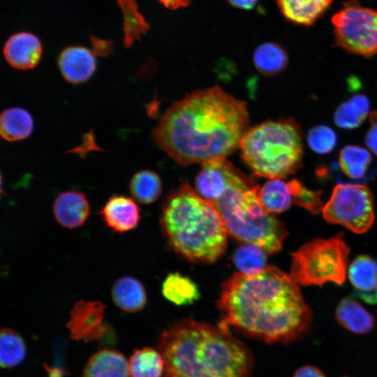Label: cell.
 <instances>
[{
    "mask_svg": "<svg viewBox=\"0 0 377 377\" xmlns=\"http://www.w3.org/2000/svg\"><path fill=\"white\" fill-rule=\"evenodd\" d=\"M293 377H325V376L317 367L305 365L298 368Z\"/></svg>",
    "mask_w": 377,
    "mask_h": 377,
    "instance_id": "34",
    "label": "cell"
},
{
    "mask_svg": "<svg viewBox=\"0 0 377 377\" xmlns=\"http://www.w3.org/2000/svg\"><path fill=\"white\" fill-rule=\"evenodd\" d=\"M239 148L243 161L257 176L284 179L302 165V130L290 118L268 120L248 129Z\"/></svg>",
    "mask_w": 377,
    "mask_h": 377,
    "instance_id": "6",
    "label": "cell"
},
{
    "mask_svg": "<svg viewBox=\"0 0 377 377\" xmlns=\"http://www.w3.org/2000/svg\"><path fill=\"white\" fill-rule=\"evenodd\" d=\"M371 127L365 136V143L369 149L377 156V111L370 114Z\"/></svg>",
    "mask_w": 377,
    "mask_h": 377,
    "instance_id": "33",
    "label": "cell"
},
{
    "mask_svg": "<svg viewBox=\"0 0 377 377\" xmlns=\"http://www.w3.org/2000/svg\"><path fill=\"white\" fill-rule=\"evenodd\" d=\"M349 252L342 233L312 240L291 253L290 275L304 286L327 282L341 285L345 281Z\"/></svg>",
    "mask_w": 377,
    "mask_h": 377,
    "instance_id": "7",
    "label": "cell"
},
{
    "mask_svg": "<svg viewBox=\"0 0 377 377\" xmlns=\"http://www.w3.org/2000/svg\"><path fill=\"white\" fill-rule=\"evenodd\" d=\"M26 356V347L22 337L9 329L0 334V363L1 367L11 368L20 364Z\"/></svg>",
    "mask_w": 377,
    "mask_h": 377,
    "instance_id": "30",
    "label": "cell"
},
{
    "mask_svg": "<svg viewBox=\"0 0 377 377\" xmlns=\"http://www.w3.org/2000/svg\"><path fill=\"white\" fill-rule=\"evenodd\" d=\"M216 304L221 322L267 343L301 339L312 318L298 284L275 266L253 274L235 273L223 283Z\"/></svg>",
    "mask_w": 377,
    "mask_h": 377,
    "instance_id": "2",
    "label": "cell"
},
{
    "mask_svg": "<svg viewBox=\"0 0 377 377\" xmlns=\"http://www.w3.org/2000/svg\"><path fill=\"white\" fill-rule=\"evenodd\" d=\"M332 23L337 46L364 57L377 54V10L349 0L334 13Z\"/></svg>",
    "mask_w": 377,
    "mask_h": 377,
    "instance_id": "8",
    "label": "cell"
},
{
    "mask_svg": "<svg viewBox=\"0 0 377 377\" xmlns=\"http://www.w3.org/2000/svg\"><path fill=\"white\" fill-rule=\"evenodd\" d=\"M267 253L257 245L244 243L235 251L233 262L241 273L253 274L267 267Z\"/></svg>",
    "mask_w": 377,
    "mask_h": 377,
    "instance_id": "29",
    "label": "cell"
},
{
    "mask_svg": "<svg viewBox=\"0 0 377 377\" xmlns=\"http://www.w3.org/2000/svg\"><path fill=\"white\" fill-rule=\"evenodd\" d=\"M53 214L63 227L74 229L82 226L90 211L85 195L77 191H66L59 193L53 203Z\"/></svg>",
    "mask_w": 377,
    "mask_h": 377,
    "instance_id": "14",
    "label": "cell"
},
{
    "mask_svg": "<svg viewBox=\"0 0 377 377\" xmlns=\"http://www.w3.org/2000/svg\"><path fill=\"white\" fill-rule=\"evenodd\" d=\"M259 189L237 168L223 192L211 203L232 237L273 254L281 249L288 231L281 221L263 207Z\"/></svg>",
    "mask_w": 377,
    "mask_h": 377,
    "instance_id": "5",
    "label": "cell"
},
{
    "mask_svg": "<svg viewBox=\"0 0 377 377\" xmlns=\"http://www.w3.org/2000/svg\"><path fill=\"white\" fill-rule=\"evenodd\" d=\"M323 215L330 223L343 226L356 233L365 232L374 221L372 193L363 184H339L324 205Z\"/></svg>",
    "mask_w": 377,
    "mask_h": 377,
    "instance_id": "9",
    "label": "cell"
},
{
    "mask_svg": "<svg viewBox=\"0 0 377 377\" xmlns=\"http://www.w3.org/2000/svg\"><path fill=\"white\" fill-rule=\"evenodd\" d=\"M34 129V119L24 108L13 107L4 110L0 117V133L3 139L15 142L27 138Z\"/></svg>",
    "mask_w": 377,
    "mask_h": 377,
    "instance_id": "20",
    "label": "cell"
},
{
    "mask_svg": "<svg viewBox=\"0 0 377 377\" xmlns=\"http://www.w3.org/2000/svg\"><path fill=\"white\" fill-rule=\"evenodd\" d=\"M257 71L265 76H274L285 70L288 57L282 47L276 43L265 42L259 45L253 55Z\"/></svg>",
    "mask_w": 377,
    "mask_h": 377,
    "instance_id": "23",
    "label": "cell"
},
{
    "mask_svg": "<svg viewBox=\"0 0 377 377\" xmlns=\"http://www.w3.org/2000/svg\"><path fill=\"white\" fill-rule=\"evenodd\" d=\"M82 377H130L128 362L113 350H102L89 360Z\"/></svg>",
    "mask_w": 377,
    "mask_h": 377,
    "instance_id": "17",
    "label": "cell"
},
{
    "mask_svg": "<svg viewBox=\"0 0 377 377\" xmlns=\"http://www.w3.org/2000/svg\"><path fill=\"white\" fill-rule=\"evenodd\" d=\"M334 0H276L285 18L302 26L314 24L330 8Z\"/></svg>",
    "mask_w": 377,
    "mask_h": 377,
    "instance_id": "16",
    "label": "cell"
},
{
    "mask_svg": "<svg viewBox=\"0 0 377 377\" xmlns=\"http://www.w3.org/2000/svg\"><path fill=\"white\" fill-rule=\"evenodd\" d=\"M307 142L310 148L317 154L330 153L336 147L337 136L330 127L318 125L311 128L307 135Z\"/></svg>",
    "mask_w": 377,
    "mask_h": 377,
    "instance_id": "32",
    "label": "cell"
},
{
    "mask_svg": "<svg viewBox=\"0 0 377 377\" xmlns=\"http://www.w3.org/2000/svg\"><path fill=\"white\" fill-rule=\"evenodd\" d=\"M354 295L370 304H377V262L367 255L356 257L348 269Z\"/></svg>",
    "mask_w": 377,
    "mask_h": 377,
    "instance_id": "15",
    "label": "cell"
},
{
    "mask_svg": "<svg viewBox=\"0 0 377 377\" xmlns=\"http://www.w3.org/2000/svg\"><path fill=\"white\" fill-rule=\"evenodd\" d=\"M162 294L165 299L178 305H188L200 299L196 283L188 276L178 272L169 274L162 283Z\"/></svg>",
    "mask_w": 377,
    "mask_h": 377,
    "instance_id": "22",
    "label": "cell"
},
{
    "mask_svg": "<svg viewBox=\"0 0 377 377\" xmlns=\"http://www.w3.org/2000/svg\"><path fill=\"white\" fill-rule=\"evenodd\" d=\"M124 15V44L129 47L149 29V24L139 13L135 0H117Z\"/></svg>",
    "mask_w": 377,
    "mask_h": 377,
    "instance_id": "28",
    "label": "cell"
},
{
    "mask_svg": "<svg viewBox=\"0 0 377 377\" xmlns=\"http://www.w3.org/2000/svg\"><path fill=\"white\" fill-rule=\"evenodd\" d=\"M335 318L341 326L357 334L370 332L374 325L373 316L356 300L348 297L337 305Z\"/></svg>",
    "mask_w": 377,
    "mask_h": 377,
    "instance_id": "19",
    "label": "cell"
},
{
    "mask_svg": "<svg viewBox=\"0 0 377 377\" xmlns=\"http://www.w3.org/2000/svg\"><path fill=\"white\" fill-rule=\"evenodd\" d=\"M369 108V101L366 96L354 95L337 108L334 114V122L342 128H357L367 118Z\"/></svg>",
    "mask_w": 377,
    "mask_h": 377,
    "instance_id": "24",
    "label": "cell"
},
{
    "mask_svg": "<svg viewBox=\"0 0 377 377\" xmlns=\"http://www.w3.org/2000/svg\"><path fill=\"white\" fill-rule=\"evenodd\" d=\"M111 297L121 310L135 313L142 310L147 303V293L142 283L131 276H123L113 284Z\"/></svg>",
    "mask_w": 377,
    "mask_h": 377,
    "instance_id": "18",
    "label": "cell"
},
{
    "mask_svg": "<svg viewBox=\"0 0 377 377\" xmlns=\"http://www.w3.org/2000/svg\"><path fill=\"white\" fill-rule=\"evenodd\" d=\"M163 377H250L253 357L229 327L183 318L164 330L158 341Z\"/></svg>",
    "mask_w": 377,
    "mask_h": 377,
    "instance_id": "3",
    "label": "cell"
},
{
    "mask_svg": "<svg viewBox=\"0 0 377 377\" xmlns=\"http://www.w3.org/2000/svg\"><path fill=\"white\" fill-rule=\"evenodd\" d=\"M130 377H161L164 361L160 352L145 347L135 350L128 360Z\"/></svg>",
    "mask_w": 377,
    "mask_h": 377,
    "instance_id": "25",
    "label": "cell"
},
{
    "mask_svg": "<svg viewBox=\"0 0 377 377\" xmlns=\"http://www.w3.org/2000/svg\"><path fill=\"white\" fill-rule=\"evenodd\" d=\"M228 2L234 7L242 9L253 8L258 0H228Z\"/></svg>",
    "mask_w": 377,
    "mask_h": 377,
    "instance_id": "35",
    "label": "cell"
},
{
    "mask_svg": "<svg viewBox=\"0 0 377 377\" xmlns=\"http://www.w3.org/2000/svg\"><path fill=\"white\" fill-rule=\"evenodd\" d=\"M129 191L134 200L141 204H151L156 200L161 193V180L155 172L142 170L132 177Z\"/></svg>",
    "mask_w": 377,
    "mask_h": 377,
    "instance_id": "27",
    "label": "cell"
},
{
    "mask_svg": "<svg viewBox=\"0 0 377 377\" xmlns=\"http://www.w3.org/2000/svg\"><path fill=\"white\" fill-rule=\"evenodd\" d=\"M3 53L7 63L13 68L30 70L38 64L43 54V46L35 34L21 31L7 39Z\"/></svg>",
    "mask_w": 377,
    "mask_h": 377,
    "instance_id": "11",
    "label": "cell"
},
{
    "mask_svg": "<svg viewBox=\"0 0 377 377\" xmlns=\"http://www.w3.org/2000/svg\"><path fill=\"white\" fill-rule=\"evenodd\" d=\"M165 7L170 9H177L180 7L186 6L190 0H158Z\"/></svg>",
    "mask_w": 377,
    "mask_h": 377,
    "instance_id": "36",
    "label": "cell"
},
{
    "mask_svg": "<svg viewBox=\"0 0 377 377\" xmlns=\"http://www.w3.org/2000/svg\"><path fill=\"white\" fill-rule=\"evenodd\" d=\"M160 223L170 246L186 259L211 263L227 245V230L215 207L186 184L170 193Z\"/></svg>",
    "mask_w": 377,
    "mask_h": 377,
    "instance_id": "4",
    "label": "cell"
},
{
    "mask_svg": "<svg viewBox=\"0 0 377 377\" xmlns=\"http://www.w3.org/2000/svg\"><path fill=\"white\" fill-rule=\"evenodd\" d=\"M259 198L263 207L270 214H279L288 209L293 204L290 182L272 179L259 189Z\"/></svg>",
    "mask_w": 377,
    "mask_h": 377,
    "instance_id": "21",
    "label": "cell"
},
{
    "mask_svg": "<svg viewBox=\"0 0 377 377\" xmlns=\"http://www.w3.org/2000/svg\"><path fill=\"white\" fill-rule=\"evenodd\" d=\"M105 306L99 301H80L71 311L67 324L72 339L91 341L105 332L103 323Z\"/></svg>",
    "mask_w": 377,
    "mask_h": 377,
    "instance_id": "10",
    "label": "cell"
},
{
    "mask_svg": "<svg viewBox=\"0 0 377 377\" xmlns=\"http://www.w3.org/2000/svg\"><path fill=\"white\" fill-rule=\"evenodd\" d=\"M371 161L369 151L356 145L345 146L340 151L339 157L341 170L353 180L363 179Z\"/></svg>",
    "mask_w": 377,
    "mask_h": 377,
    "instance_id": "26",
    "label": "cell"
},
{
    "mask_svg": "<svg viewBox=\"0 0 377 377\" xmlns=\"http://www.w3.org/2000/svg\"><path fill=\"white\" fill-rule=\"evenodd\" d=\"M244 101L219 86L188 94L163 114L151 137L177 164L225 158L239 147L248 130Z\"/></svg>",
    "mask_w": 377,
    "mask_h": 377,
    "instance_id": "1",
    "label": "cell"
},
{
    "mask_svg": "<svg viewBox=\"0 0 377 377\" xmlns=\"http://www.w3.org/2000/svg\"><path fill=\"white\" fill-rule=\"evenodd\" d=\"M98 214L108 228L119 233L133 230L140 220V209L135 200L121 195L110 197Z\"/></svg>",
    "mask_w": 377,
    "mask_h": 377,
    "instance_id": "12",
    "label": "cell"
},
{
    "mask_svg": "<svg viewBox=\"0 0 377 377\" xmlns=\"http://www.w3.org/2000/svg\"><path fill=\"white\" fill-rule=\"evenodd\" d=\"M57 62L62 76L72 84L89 80L96 68L94 54L88 48L80 45L63 50Z\"/></svg>",
    "mask_w": 377,
    "mask_h": 377,
    "instance_id": "13",
    "label": "cell"
},
{
    "mask_svg": "<svg viewBox=\"0 0 377 377\" xmlns=\"http://www.w3.org/2000/svg\"><path fill=\"white\" fill-rule=\"evenodd\" d=\"M290 182L293 194V204L303 207L313 214L323 211L324 205L321 200V191L309 190L297 179Z\"/></svg>",
    "mask_w": 377,
    "mask_h": 377,
    "instance_id": "31",
    "label": "cell"
}]
</instances>
